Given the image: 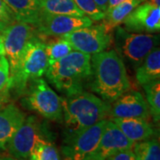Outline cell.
Listing matches in <instances>:
<instances>
[{"label": "cell", "mask_w": 160, "mask_h": 160, "mask_svg": "<svg viewBox=\"0 0 160 160\" xmlns=\"http://www.w3.org/2000/svg\"><path fill=\"white\" fill-rule=\"evenodd\" d=\"M92 91L111 103L130 88L124 61L115 50L103 51L91 56Z\"/></svg>", "instance_id": "6da1fadb"}, {"label": "cell", "mask_w": 160, "mask_h": 160, "mask_svg": "<svg viewBox=\"0 0 160 160\" xmlns=\"http://www.w3.org/2000/svg\"><path fill=\"white\" fill-rule=\"evenodd\" d=\"M61 102L67 135L86 129L109 117L110 103L87 92L61 98Z\"/></svg>", "instance_id": "7a4b0ae2"}, {"label": "cell", "mask_w": 160, "mask_h": 160, "mask_svg": "<svg viewBox=\"0 0 160 160\" xmlns=\"http://www.w3.org/2000/svg\"><path fill=\"white\" fill-rule=\"evenodd\" d=\"M46 77L67 96L83 92L84 84L91 76V55L73 50L48 66Z\"/></svg>", "instance_id": "3957f363"}, {"label": "cell", "mask_w": 160, "mask_h": 160, "mask_svg": "<svg viewBox=\"0 0 160 160\" xmlns=\"http://www.w3.org/2000/svg\"><path fill=\"white\" fill-rule=\"evenodd\" d=\"M49 63L44 41L35 33L26 46L17 70L9 81V90L19 94L27 90L29 81L40 78L46 74Z\"/></svg>", "instance_id": "277c9868"}, {"label": "cell", "mask_w": 160, "mask_h": 160, "mask_svg": "<svg viewBox=\"0 0 160 160\" xmlns=\"http://www.w3.org/2000/svg\"><path fill=\"white\" fill-rule=\"evenodd\" d=\"M114 30L116 52L123 61H127L135 69L150 52L158 46V36L129 32L120 26Z\"/></svg>", "instance_id": "5b68a950"}, {"label": "cell", "mask_w": 160, "mask_h": 160, "mask_svg": "<svg viewBox=\"0 0 160 160\" xmlns=\"http://www.w3.org/2000/svg\"><path fill=\"white\" fill-rule=\"evenodd\" d=\"M23 104L43 118L52 121L63 119L61 97L52 89L46 80L37 78L31 81Z\"/></svg>", "instance_id": "8992f818"}, {"label": "cell", "mask_w": 160, "mask_h": 160, "mask_svg": "<svg viewBox=\"0 0 160 160\" xmlns=\"http://www.w3.org/2000/svg\"><path fill=\"white\" fill-rule=\"evenodd\" d=\"M35 33L36 30L32 25L18 21L8 24L2 32L5 56L9 62L10 77L16 72L24 50Z\"/></svg>", "instance_id": "52a82bcc"}, {"label": "cell", "mask_w": 160, "mask_h": 160, "mask_svg": "<svg viewBox=\"0 0 160 160\" xmlns=\"http://www.w3.org/2000/svg\"><path fill=\"white\" fill-rule=\"evenodd\" d=\"M108 119H103L92 126L67 135L63 142V155L67 159L83 160L97 147Z\"/></svg>", "instance_id": "ba28073f"}, {"label": "cell", "mask_w": 160, "mask_h": 160, "mask_svg": "<svg viewBox=\"0 0 160 160\" xmlns=\"http://www.w3.org/2000/svg\"><path fill=\"white\" fill-rule=\"evenodd\" d=\"M62 38L69 41L73 50L90 55L106 51L112 43L111 33L105 29L102 24L80 28Z\"/></svg>", "instance_id": "9c48e42d"}, {"label": "cell", "mask_w": 160, "mask_h": 160, "mask_svg": "<svg viewBox=\"0 0 160 160\" xmlns=\"http://www.w3.org/2000/svg\"><path fill=\"white\" fill-rule=\"evenodd\" d=\"M92 24V21L86 16L80 17L42 12L34 29L39 37L61 38L67 33Z\"/></svg>", "instance_id": "30bf717a"}, {"label": "cell", "mask_w": 160, "mask_h": 160, "mask_svg": "<svg viewBox=\"0 0 160 160\" xmlns=\"http://www.w3.org/2000/svg\"><path fill=\"white\" fill-rule=\"evenodd\" d=\"M40 132V123L37 117L29 116L25 118L6 146L9 154L16 158H29L37 141L42 137Z\"/></svg>", "instance_id": "8fae6325"}, {"label": "cell", "mask_w": 160, "mask_h": 160, "mask_svg": "<svg viewBox=\"0 0 160 160\" xmlns=\"http://www.w3.org/2000/svg\"><path fill=\"white\" fill-rule=\"evenodd\" d=\"M133 144L112 120H108L97 147L83 160H105L118 151L132 149Z\"/></svg>", "instance_id": "7c38bea8"}, {"label": "cell", "mask_w": 160, "mask_h": 160, "mask_svg": "<svg viewBox=\"0 0 160 160\" xmlns=\"http://www.w3.org/2000/svg\"><path fill=\"white\" fill-rule=\"evenodd\" d=\"M122 23L124 29L129 32L144 34L159 32L160 7L143 2L136 6Z\"/></svg>", "instance_id": "4fadbf2b"}, {"label": "cell", "mask_w": 160, "mask_h": 160, "mask_svg": "<svg viewBox=\"0 0 160 160\" xmlns=\"http://www.w3.org/2000/svg\"><path fill=\"white\" fill-rule=\"evenodd\" d=\"M149 105L142 94L137 91L126 92L113 103H110L109 117L118 118H144L149 119Z\"/></svg>", "instance_id": "5bb4252c"}, {"label": "cell", "mask_w": 160, "mask_h": 160, "mask_svg": "<svg viewBox=\"0 0 160 160\" xmlns=\"http://www.w3.org/2000/svg\"><path fill=\"white\" fill-rule=\"evenodd\" d=\"M26 116L14 104L0 109V150H6L12 135L23 123Z\"/></svg>", "instance_id": "9a60e30c"}, {"label": "cell", "mask_w": 160, "mask_h": 160, "mask_svg": "<svg viewBox=\"0 0 160 160\" xmlns=\"http://www.w3.org/2000/svg\"><path fill=\"white\" fill-rule=\"evenodd\" d=\"M111 120L118 126L122 132L133 142L149 140L154 136L155 129L148 119L132 118H118Z\"/></svg>", "instance_id": "2e32d148"}, {"label": "cell", "mask_w": 160, "mask_h": 160, "mask_svg": "<svg viewBox=\"0 0 160 160\" xmlns=\"http://www.w3.org/2000/svg\"><path fill=\"white\" fill-rule=\"evenodd\" d=\"M14 13L18 22L36 26L39 20L41 0H3Z\"/></svg>", "instance_id": "e0dca14e"}, {"label": "cell", "mask_w": 160, "mask_h": 160, "mask_svg": "<svg viewBox=\"0 0 160 160\" xmlns=\"http://www.w3.org/2000/svg\"><path fill=\"white\" fill-rule=\"evenodd\" d=\"M146 0H124L118 6L104 13L102 18V26L105 29L111 33L114 29L120 26L123 21L136 6L145 2Z\"/></svg>", "instance_id": "ac0fdd59"}, {"label": "cell", "mask_w": 160, "mask_h": 160, "mask_svg": "<svg viewBox=\"0 0 160 160\" xmlns=\"http://www.w3.org/2000/svg\"><path fill=\"white\" fill-rule=\"evenodd\" d=\"M160 78V50L157 46L145 57L136 69V79L140 85H145Z\"/></svg>", "instance_id": "d6986e66"}, {"label": "cell", "mask_w": 160, "mask_h": 160, "mask_svg": "<svg viewBox=\"0 0 160 160\" xmlns=\"http://www.w3.org/2000/svg\"><path fill=\"white\" fill-rule=\"evenodd\" d=\"M41 10L50 14L86 16L73 0H41Z\"/></svg>", "instance_id": "ffe728a7"}, {"label": "cell", "mask_w": 160, "mask_h": 160, "mask_svg": "<svg viewBox=\"0 0 160 160\" xmlns=\"http://www.w3.org/2000/svg\"><path fill=\"white\" fill-rule=\"evenodd\" d=\"M146 92V102L149 105V113L156 123L160 119V80L155 79L143 85Z\"/></svg>", "instance_id": "44dd1931"}, {"label": "cell", "mask_w": 160, "mask_h": 160, "mask_svg": "<svg viewBox=\"0 0 160 160\" xmlns=\"http://www.w3.org/2000/svg\"><path fill=\"white\" fill-rule=\"evenodd\" d=\"M46 52L48 58V63L51 65L55 62L61 60L62 58L68 55L69 52L73 51V47L68 40L63 38L62 37L45 42Z\"/></svg>", "instance_id": "7402d4cb"}, {"label": "cell", "mask_w": 160, "mask_h": 160, "mask_svg": "<svg viewBox=\"0 0 160 160\" xmlns=\"http://www.w3.org/2000/svg\"><path fill=\"white\" fill-rule=\"evenodd\" d=\"M132 150L136 160H160L159 142L156 139L134 142Z\"/></svg>", "instance_id": "603a6c76"}, {"label": "cell", "mask_w": 160, "mask_h": 160, "mask_svg": "<svg viewBox=\"0 0 160 160\" xmlns=\"http://www.w3.org/2000/svg\"><path fill=\"white\" fill-rule=\"evenodd\" d=\"M29 158L30 160H61L55 146L43 137L37 141Z\"/></svg>", "instance_id": "cb8c5ba5"}, {"label": "cell", "mask_w": 160, "mask_h": 160, "mask_svg": "<svg viewBox=\"0 0 160 160\" xmlns=\"http://www.w3.org/2000/svg\"><path fill=\"white\" fill-rule=\"evenodd\" d=\"M77 6L84 12L86 17L92 21H101L104 16V12L100 10L94 0H73Z\"/></svg>", "instance_id": "d4e9b609"}, {"label": "cell", "mask_w": 160, "mask_h": 160, "mask_svg": "<svg viewBox=\"0 0 160 160\" xmlns=\"http://www.w3.org/2000/svg\"><path fill=\"white\" fill-rule=\"evenodd\" d=\"M10 69L9 62L5 55H0V92L9 91Z\"/></svg>", "instance_id": "484cf974"}, {"label": "cell", "mask_w": 160, "mask_h": 160, "mask_svg": "<svg viewBox=\"0 0 160 160\" xmlns=\"http://www.w3.org/2000/svg\"><path fill=\"white\" fill-rule=\"evenodd\" d=\"M16 21L17 20L15 18V15L9 8V6L3 0H0V22L8 25Z\"/></svg>", "instance_id": "4316f807"}, {"label": "cell", "mask_w": 160, "mask_h": 160, "mask_svg": "<svg viewBox=\"0 0 160 160\" xmlns=\"http://www.w3.org/2000/svg\"><path fill=\"white\" fill-rule=\"evenodd\" d=\"M105 160H136L134 153L132 149L121 150L115 154L111 155Z\"/></svg>", "instance_id": "83f0119b"}, {"label": "cell", "mask_w": 160, "mask_h": 160, "mask_svg": "<svg viewBox=\"0 0 160 160\" xmlns=\"http://www.w3.org/2000/svg\"><path fill=\"white\" fill-rule=\"evenodd\" d=\"M9 100V91L0 92V109H3L6 105V103L8 102Z\"/></svg>", "instance_id": "f1b7e54d"}, {"label": "cell", "mask_w": 160, "mask_h": 160, "mask_svg": "<svg viewBox=\"0 0 160 160\" xmlns=\"http://www.w3.org/2000/svg\"><path fill=\"white\" fill-rule=\"evenodd\" d=\"M95 4L100 8V10L103 12H105L107 10V6H108V3L109 0H94Z\"/></svg>", "instance_id": "f546056e"}, {"label": "cell", "mask_w": 160, "mask_h": 160, "mask_svg": "<svg viewBox=\"0 0 160 160\" xmlns=\"http://www.w3.org/2000/svg\"><path fill=\"white\" fill-rule=\"evenodd\" d=\"M124 0H109V3H108V6H107V10L106 12L109 11L110 9H112L113 7H115L116 6H118V4H120L121 2H123ZM104 12V13H105Z\"/></svg>", "instance_id": "4dcf8cb0"}, {"label": "cell", "mask_w": 160, "mask_h": 160, "mask_svg": "<svg viewBox=\"0 0 160 160\" xmlns=\"http://www.w3.org/2000/svg\"><path fill=\"white\" fill-rule=\"evenodd\" d=\"M0 55H5V48H4V43L1 34H0Z\"/></svg>", "instance_id": "1f68e13d"}, {"label": "cell", "mask_w": 160, "mask_h": 160, "mask_svg": "<svg viewBox=\"0 0 160 160\" xmlns=\"http://www.w3.org/2000/svg\"><path fill=\"white\" fill-rule=\"evenodd\" d=\"M145 2H148V3L153 5V6L160 7V0H146Z\"/></svg>", "instance_id": "d6a6232c"}, {"label": "cell", "mask_w": 160, "mask_h": 160, "mask_svg": "<svg viewBox=\"0 0 160 160\" xmlns=\"http://www.w3.org/2000/svg\"><path fill=\"white\" fill-rule=\"evenodd\" d=\"M0 160H24V159L16 158H13V157H3V158H0Z\"/></svg>", "instance_id": "836d02e7"}, {"label": "cell", "mask_w": 160, "mask_h": 160, "mask_svg": "<svg viewBox=\"0 0 160 160\" xmlns=\"http://www.w3.org/2000/svg\"><path fill=\"white\" fill-rule=\"evenodd\" d=\"M6 26H7V24L1 22H0V34H2V32L4 31V29H6Z\"/></svg>", "instance_id": "e575fe53"}]
</instances>
